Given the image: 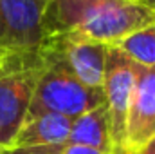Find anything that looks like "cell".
I'll list each match as a JSON object with an SVG mask.
<instances>
[{
  "label": "cell",
  "mask_w": 155,
  "mask_h": 154,
  "mask_svg": "<svg viewBox=\"0 0 155 154\" xmlns=\"http://www.w3.org/2000/svg\"><path fill=\"white\" fill-rule=\"evenodd\" d=\"M135 2H139V4H144V5H148L150 9H153V11H155V0H135Z\"/></svg>",
  "instance_id": "obj_14"
},
{
  "label": "cell",
  "mask_w": 155,
  "mask_h": 154,
  "mask_svg": "<svg viewBox=\"0 0 155 154\" xmlns=\"http://www.w3.org/2000/svg\"><path fill=\"white\" fill-rule=\"evenodd\" d=\"M51 0H0V49L38 54L43 44L41 20Z\"/></svg>",
  "instance_id": "obj_4"
},
{
  "label": "cell",
  "mask_w": 155,
  "mask_h": 154,
  "mask_svg": "<svg viewBox=\"0 0 155 154\" xmlns=\"http://www.w3.org/2000/svg\"><path fill=\"white\" fill-rule=\"evenodd\" d=\"M137 154H155V140L152 142V143H148L141 152H137Z\"/></svg>",
  "instance_id": "obj_13"
},
{
  "label": "cell",
  "mask_w": 155,
  "mask_h": 154,
  "mask_svg": "<svg viewBox=\"0 0 155 154\" xmlns=\"http://www.w3.org/2000/svg\"><path fill=\"white\" fill-rule=\"evenodd\" d=\"M141 65L128 58L119 47L108 45L103 80V94L108 114V131L114 154H124L126 121Z\"/></svg>",
  "instance_id": "obj_3"
},
{
  "label": "cell",
  "mask_w": 155,
  "mask_h": 154,
  "mask_svg": "<svg viewBox=\"0 0 155 154\" xmlns=\"http://www.w3.org/2000/svg\"><path fill=\"white\" fill-rule=\"evenodd\" d=\"M103 103V89L87 87L63 64L43 58V71L36 82L27 118L54 113L76 120Z\"/></svg>",
  "instance_id": "obj_2"
},
{
  "label": "cell",
  "mask_w": 155,
  "mask_h": 154,
  "mask_svg": "<svg viewBox=\"0 0 155 154\" xmlns=\"http://www.w3.org/2000/svg\"><path fill=\"white\" fill-rule=\"evenodd\" d=\"M69 143L88 145V147H96V149L114 154L110 131H108V114H107L105 103L72 120Z\"/></svg>",
  "instance_id": "obj_9"
},
{
  "label": "cell",
  "mask_w": 155,
  "mask_h": 154,
  "mask_svg": "<svg viewBox=\"0 0 155 154\" xmlns=\"http://www.w3.org/2000/svg\"><path fill=\"white\" fill-rule=\"evenodd\" d=\"M0 154H63V147H7Z\"/></svg>",
  "instance_id": "obj_11"
},
{
  "label": "cell",
  "mask_w": 155,
  "mask_h": 154,
  "mask_svg": "<svg viewBox=\"0 0 155 154\" xmlns=\"http://www.w3.org/2000/svg\"><path fill=\"white\" fill-rule=\"evenodd\" d=\"M0 37H2V24H0Z\"/></svg>",
  "instance_id": "obj_15"
},
{
  "label": "cell",
  "mask_w": 155,
  "mask_h": 154,
  "mask_svg": "<svg viewBox=\"0 0 155 154\" xmlns=\"http://www.w3.org/2000/svg\"><path fill=\"white\" fill-rule=\"evenodd\" d=\"M155 140V65L141 67L128 121L124 154L141 152L148 143Z\"/></svg>",
  "instance_id": "obj_7"
},
{
  "label": "cell",
  "mask_w": 155,
  "mask_h": 154,
  "mask_svg": "<svg viewBox=\"0 0 155 154\" xmlns=\"http://www.w3.org/2000/svg\"><path fill=\"white\" fill-rule=\"evenodd\" d=\"M108 45L74 37H52L41 44V58L63 64L90 89H103Z\"/></svg>",
  "instance_id": "obj_6"
},
{
  "label": "cell",
  "mask_w": 155,
  "mask_h": 154,
  "mask_svg": "<svg viewBox=\"0 0 155 154\" xmlns=\"http://www.w3.org/2000/svg\"><path fill=\"white\" fill-rule=\"evenodd\" d=\"M72 120L47 113L27 118L11 147H65L71 138Z\"/></svg>",
  "instance_id": "obj_8"
},
{
  "label": "cell",
  "mask_w": 155,
  "mask_h": 154,
  "mask_svg": "<svg viewBox=\"0 0 155 154\" xmlns=\"http://www.w3.org/2000/svg\"><path fill=\"white\" fill-rule=\"evenodd\" d=\"M155 24V11L135 0H51L43 20V40L74 37L117 45L132 33Z\"/></svg>",
  "instance_id": "obj_1"
},
{
  "label": "cell",
  "mask_w": 155,
  "mask_h": 154,
  "mask_svg": "<svg viewBox=\"0 0 155 154\" xmlns=\"http://www.w3.org/2000/svg\"><path fill=\"white\" fill-rule=\"evenodd\" d=\"M43 65L0 71V151L13 145L27 120Z\"/></svg>",
  "instance_id": "obj_5"
},
{
  "label": "cell",
  "mask_w": 155,
  "mask_h": 154,
  "mask_svg": "<svg viewBox=\"0 0 155 154\" xmlns=\"http://www.w3.org/2000/svg\"><path fill=\"white\" fill-rule=\"evenodd\" d=\"M63 154H112L96 147H88V145H78V143H67L63 147Z\"/></svg>",
  "instance_id": "obj_12"
},
{
  "label": "cell",
  "mask_w": 155,
  "mask_h": 154,
  "mask_svg": "<svg viewBox=\"0 0 155 154\" xmlns=\"http://www.w3.org/2000/svg\"><path fill=\"white\" fill-rule=\"evenodd\" d=\"M116 47H119L128 58H132L141 67H153L155 65V24L132 33L130 37L121 40Z\"/></svg>",
  "instance_id": "obj_10"
}]
</instances>
